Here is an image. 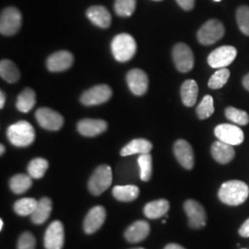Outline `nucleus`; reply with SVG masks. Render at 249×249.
<instances>
[{
	"label": "nucleus",
	"instance_id": "obj_1",
	"mask_svg": "<svg viewBox=\"0 0 249 249\" xmlns=\"http://www.w3.org/2000/svg\"><path fill=\"white\" fill-rule=\"evenodd\" d=\"M218 196L224 204L238 206L243 204L249 196L248 185L239 180H231L223 183Z\"/></svg>",
	"mask_w": 249,
	"mask_h": 249
},
{
	"label": "nucleus",
	"instance_id": "obj_2",
	"mask_svg": "<svg viewBox=\"0 0 249 249\" xmlns=\"http://www.w3.org/2000/svg\"><path fill=\"white\" fill-rule=\"evenodd\" d=\"M9 142L16 147H27L36 140L34 126L27 121H18L9 125L7 130Z\"/></svg>",
	"mask_w": 249,
	"mask_h": 249
},
{
	"label": "nucleus",
	"instance_id": "obj_3",
	"mask_svg": "<svg viewBox=\"0 0 249 249\" xmlns=\"http://www.w3.org/2000/svg\"><path fill=\"white\" fill-rule=\"evenodd\" d=\"M111 49L118 62L129 61L137 52V44L133 37L127 34H120L113 39Z\"/></svg>",
	"mask_w": 249,
	"mask_h": 249
},
{
	"label": "nucleus",
	"instance_id": "obj_4",
	"mask_svg": "<svg viewBox=\"0 0 249 249\" xmlns=\"http://www.w3.org/2000/svg\"><path fill=\"white\" fill-rule=\"evenodd\" d=\"M112 169L108 165H101L96 168L92 176L89 178V192L94 195L99 196L104 193L107 188L112 184Z\"/></svg>",
	"mask_w": 249,
	"mask_h": 249
},
{
	"label": "nucleus",
	"instance_id": "obj_5",
	"mask_svg": "<svg viewBox=\"0 0 249 249\" xmlns=\"http://www.w3.org/2000/svg\"><path fill=\"white\" fill-rule=\"evenodd\" d=\"M224 26L218 19H210L197 32V40L201 45L215 44L224 36Z\"/></svg>",
	"mask_w": 249,
	"mask_h": 249
},
{
	"label": "nucleus",
	"instance_id": "obj_6",
	"mask_svg": "<svg viewBox=\"0 0 249 249\" xmlns=\"http://www.w3.org/2000/svg\"><path fill=\"white\" fill-rule=\"evenodd\" d=\"M21 26V14L16 8L10 7L4 9L0 18V33L3 36L15 35Z\"/></svg>",
	"mask_w": 249,
	"mask_h": 249
},
{
	"label": "nucleus",
	"instance_id": "obj_7",
	"mask_svg": "<svg viewBox=\"0 0 249 249\" xmlns=\"http://www.w3.org/2000/svg\"><path fill=\"white\" fill-rule=\"evenodd\" d=\"M237 50L231 45H224L215 49L208 56L209 65L214 69H224L233 62Z\"/></svg>",
	"mask_w": 249,
	"mask_h": 249
},
{
	"label": "nucleus",
	"instance_id": "obj_8",
	"mask_svg": "<svg viewBox=\"0 0 249 249\" xmlns=\"http://www.w3.org/2000/svg\"><path fill=\"white\" fill-rule=\"evenodd\" d=\"M214 134L218 141L227 143L231 146L240 145L244 142L245 135L237 125L231 124H221L214 129Z\"/></svg>",
	"mask_w": 249,
	"mask_h": 249
},
{
	"label": "nucleus",
	"instance_id": "obj_9",
	"mask_svg": "<svg viewBox=\"0 0 249 249\" xmlns=\"http://www.w3.org/2000/svg\"><path fill=\"white\" fill-rule=\"evenodd\" d=\"M173 59L178 71L183 73L190 71L194 67V54L189 46L179 43L173 48Z\"/></svg>",
	"mask_w": 249,
	"mask_h": 249
},
{
	"label": "nucleus",
	"instance_id": "obj_10",
	"mask_svg": "<svg viewBox=\"0 0 249 249\" xmlns=\"http://www.w3.org/2000/svg\"><path fill=\"white\" fill-rule=\"evenodd\" d=\"M36 117L38 124L47 130L57 131L64 124L63 116L47 107L39 108L36 111Z\"/></svg>",
	"mask_w": 249,
	"mask_h": 249
},
{
	"label": "nucleus",
	"instance_id": "obj_11",
	"mask_svg": "<svg viewBox=\"0 0 249 249\" xmlns=\"http://www.w3.org/2000/svg\"><path fill=\"white\" fill-rule=\"evenodd\" d=\"M112 96V89L108 85H96L83 92L80 102L86 107L98 106L107 103Z\"/></svg>",
	"mask_w": 249,
	"mask_h": 249
},
{
	"label": "nucleus",
	"instance_id": "obj_12",
	"mask_svg": "<svg viewBox=\"0 0 249 249\" xmlns=\"http://www.w3.org/2000/svg\"><path fill=\"white\" fill-rule=\"evenodd\" d=\"M184 210L188 218V223L191 228L199 229L206 226L207 214L202 205L196 200L188 199L184 203Z\"/></svg>",
	"mask_w": 249,
	"mask_h": 249
},
{
	"label": "nucleus",
	"instance_id": "obj_13",
	"mask_svg": "<svg viewBox=\"0 0 249 249\" xmlns=\"http://www.w3.org/2000/svg\"><path fill=\"white\" fill-rule=\"evenodd\" d=\"M64 239V226L61 222L54 221L45 231V249H62Z\"/></svg>",
	"mask_w": 249,
	"mask_h": 249
},
{
	"label": "nucleus",
	"instance_id": "obj_14",
	"mask_svg": "<svg viewBox=\"0 0 249 249\" xmlns=\"http://www.w3.org/2000/svg\"><path fill=\"white\" fill-rule=\"evenodd\" d=\"M126 82L130 90L139 96L145 94L149 86L147 74L139 69H134L127 73Z\"/></svg>",
	"mask_w": 249,
	"mask_h": 249
},
{
	"label": "nucleus",
	"instance_id": "obj_15",
	"mask_svg": "<svg viewBox=\"0 0 249 249\" xmlns=\"http://www.w3.org/2000/svg\"><path fill=\"white\" fill-rule=\"evenodd\" d=\"M107 218V212L103 206H95L89 211L85 217L83 229L88 234H92L98 231L105 223Z\"/></svg>",
	"mask_w": 249,
	"mask_h": 249
},
{
	"label": "nucleus",
	"instance_id": "obj_16",
	"mask_svg": "<svg viewBox=\"0 0 249 249\" xmlns=\"http://www.w3.org/2000/svg\"><path fill=\"white\" fill-rule=\"evenodd\" d=\"M174 152L179 163L187 170H191L194 166L195 158L194 151L189 143L184 140H178L174 145Z\"/></svg>",
	"mask_w": 249,
	"mask_h": 249
},
{
	"label": "nucleus",
	"instance_id": "obj_17",
	"mask_svg": "<svg viewBox=\"0 0 249 249\" xmlns=\"http://www.w3.org/2000/svg\"><path fill=\"white\" fill-rule=\"evenodd\" d=\"M74 62L73 54L69 51H58L47 59V68L50 71L61 72L69 70Z\"/></svg>",
	"mask_w": 249,
	"mask_h": 249
},
{
	"label": "nucleus",
	"instance_id": "obj_18",
	"mask_svg": "<svg viewBox=\"0 0 249 249\" xmlns=\"http://www.w3.org/2000/svg\"><path fill=\"white\" fill-rule=\"evenodd\" d=\"M151 227L146 221H137L131 224L125 231L124 238L129 243H140L150 234Z\"/></svg>",
	"mask_w": 249,
	"mask_h": 249
},
{
	"label": "nucleus",
	"instance_id": "obj_19",
	"mask_svg": "<svg viewBox=\"0 0 249 249\" xmlns=\"http://www.w3.org/2000/svg\"><path fill=\"white\" fill-rule=\"evenodd\" d=\"M107 129V123L101 119L86 118L79 122L78 130L82 136L95 137L104 133Z\"/></svg>",
	"mask_w": 249,
	"mask_h": 249
},
{
	"label": "nucleus",
	"instance_id": "obj_20",
	"mask_svg": "<svg viewBox=\"0 0 249 249\" xmlns=\"http://www.w3.org/2000/svg\"><path fill=\"white\" fill-rule=\"evenodd\" d=\"M212 154L216 161L222 164H226L234 158L235 151L231 145L218 141L212 146Z\"/></svg>",
	"mask_w": 249,
	"mask_h": 249
},
{
	"label": "nucleus",
	"instance_id": "obj_21",
	"mask_svg": "<svg viewBox=\"0 0 249 249\" xmlns=\"http://www.w3.org/2000/svg\"><path fill=\"white\" fill-rule=\"evenodd\" d=\"M86 15L93 24L100 28H108L111 24V14L107 9L103 6L90 7L87 10Z\"/></svg>",
	"mask_w": 249,
	"mask_h": 249
},
{
	"label": "nucleus",
	"instance_id": "obj_22",
	"mask_svg": "<svg viewBox=\"0 0 249 249\" xmlns=\"http://www.w3.org/2000/svg\"><path fill=\"white\" fill-rule=\"evenodd\" d=\"M52 212V200L49 197H42L31 215V220L35 224H42L48 220Z\"/></svg>",
	"mask_w": 249,
	"mask_h": 249
},
{
	"label": "nucleus",
	"instance_id": "obj_23",
	"mask_svg": "<svg viewBox=\"0 0 249 249\" xmlns=\"http://www.w3.org/2000/svg\"><path fill=\"white\" fill-rule=\"evenodd\" d=\"M170 209L169 201L166 199H158L149 202L144 207V214L147 218L155 220L166 215Z\"/></svg>",
	"mask_w": 249,
	"mask_h": 249
},
{
	"label": "nucleus",
	"instance_id": "obj_24",
	"mask_svg": "<svg viewBox=\"0 0 249 249\" xmlns=\"http://www.w3.org/2000/svg\"><path fill=\"white\" fill-rule=\"evenodd\" d=\"M152 150V144L144 139H136L126 144L121 150L120 154L122 156H129L133 154H145L150 153Z\"/></svg>",
	"mask_w": 249,
	"mask_h": 249
},
{
	"label": "nucleus",
	"instance_id": "obj_25",
	"mask_svg": "<svg viewBox=\"0 0 249 249\" xmlns=\"http://www.w3.org/2000/svg\"><path fill=\"white\" fill-rule=\"evenodd\" d=\"M198 93V86L194 80H187L181 87V98L183 104L187 107H193L196 104Z\"/></svg>",
	"mask_w": 249,
	"mask_h": 249
},
{
	"label": "nucleus",
	"instance_id": "obj_26",
	"mask_svg": "<svg viewBox=\"0 0 249 249\" xmlns=\"http://www.w3.org/2000/svg\"><path fill=\"white\" fill-rule=\"evenodd\" d=\"M36 96L34 89L27 88L18 96L16 107L19 112L28 113L36 106Z\"/></svg>",
	"mask_w": 249,
	"mask_h": 249
},
{
	"label": "nucleus",
	"instance_id": "obj_27",
	"mask_svg": "<svg viewBox=\"0 0 249 249\" xmlns=\"http://www.w3.org/2000/svg\"><path fill=\"white\" fill-rule=\"evenodd\" d=\"M140 194L139 187L132 185L116 186L113 188V195L117 200L129 202L135 200Z\"/></svg>",
	"mask_w": 249,
	"mask_h": 249
},
{
	"label": "nucleus",
	"instance_id": "obj_28",
	"mask_svg": "<svg viewBox=\"0 0 249 249\" xmlns=\"http://www.w3.org/2000/svg\"><path fill=\"white\" fill-rule=\"evenodd\" d=\"M32 177L23 174L14 176L9 181V187L15 194H23L33 185Z\"/></svg>",
	"mask_w": 249,
	"mask_h": 249
},
{
	"label": "nucleus",
	"instance_id": "obj_29",
	"mask_svg": "<svg viewBox=\"0 0 249 249\" xmlns=\"http://www.w3.org/2000/svg\"><path fill=\"white\" fill-rule=\"evenodd\" d=\"M0 75L3 80L9 83H15L19 80V71L17 66L8 59L0 63Z\"/></svg>",
	"mask_w": 249,
	"mask_h": 249
},
{
	"label": "nucleus",
	"instance_id": "obj_30",
	"mask_svg": "<svg viewBox=\"0 0 249 249\" xmlns=\"http://www.w3.org/2000/svg\"><path fill=\"white\" fill-rule=\"evenodd\" d=\"M49 163L44 158H36L31 160L28 165L29 176L33 178L40 179L45 176V172L48 169Z\"/></svg>",
	"mask_w": 249,
	"mask_h": 249
},
{
	"label": "nucleus",
	"instance_id": "obj_31",
	"mask_svg": "<svg viewBox=\"0 0 249 249\" xmlns=\"http://www.w3.org/2000/svg\"><path fill=\"white\" fill-rule=\"evenodd\" d=\"M37 203L38 201L33 197H24L16 201L13 209L15 213L20 216L32 215L36 210Z\"/></svg>",
	"mask_w": 249,
	"mask_h": 249
},
{
	"label": "nucleus",
	"instance_id": "obj_32",
	"mask_svg": "<svg viewBox=\"0 0 249 249\" xmlns=\"http://www.w3.org/2000/svg\"><path fill=\"white\" fill-rule=\"evenodd\" d=\"M229 78L230 71L226 68L219 69L209 80V87L213 89H221L227 83Z\"/></svg>",
	"mask_w": 249,
	"mask_h": 249
},
{
	"label": "nucleus",
	"instance_id": "obj_33",
	"mask_svg": "<svg viewBox=\"0 0 249 249\" xmlns=\"http://www.w3.org/2000/svg\"><path fill=\"white\" fill-rule=\"evenodd\" d=\"M225 116L234 124L246 125L249 123V114L246 111L239 110L234 107H228L225 110Z\"/></svg>",
	"mask_w": 249,
	"mask_h": 249
},
{
	"label": "nucleus",
	"instance_id": "obj_34",
	"mask_svg": "<svg viewBox=\"0 0 249 249\" xmlns=\"http://www.w3.org/2000/svg\"><path fill=\"white\" fill-rule=\"evenodd\" d=\"M138 161L141 167V178L142 181L148 182L151 179L152 175V158L151 154H141Z\"/></svg>",
	"mask_w": 249,
	"mask_h": 249
},
{
	"label": "nucleus",
	"instance_id": "obj_35",
	"mask_svg": "<svg viewBox=\"0 0 249 249\" xmlns=\"http://www.w3.org/2000/svg\"><path fill=\"white\" fill-rule=\"evenodd\" d=\"M115 11L120 17H129L136 9V0H116Z\"/></svg>",
	"mask_w": 249,
	"mask_h": 249
},
{
	"label": "nucleus",
	"instance_id": "obj_36",
	"mask_svg": "<svg viewBox=\"0 0 249 249\" xmlns=\"http://www.w3.org/2000/svg\"><path fill=\"white\" fill-rule=\"evenodd\" d=\"M214 113L213 98L206 95L196 108V114L200 119H207Z\"/></svg>",
	"mask_w": 249,
	"mask_h": 249
},
{
	"label": "nucleus",
	"instance_id": "obj_37",
	"mask_svg": "<svg viewBox=\"0 0 249 249\" xmlns=\"http://www.w3.org/2000/svg\"><path fill=\"white\" fill-rule=\"evenodd\" d=\"M236 20L241 32L249 36V7L241 6L236 11Z\"/></svg>",
	"mask_w": 249,
	"mask_h": 249
},
{
	"label": "nucleus",
	"instance_id": "obj_38",
	"mask_svg": "<svg viewBox=\"0 0 249 249\" xmlns=\"http://www.w3.org/2000/svg\"><path fill=\"white\" fill-rule=\"evenodd\" d=\"M36 239L30 231L23 232L18 241V249H36Z\"/></svg>",
	"mask_w": 249,
	"mask_h": 249
},
{
	"label": "nucleus",
	"instance_id": "obj_39",
	"mask_svg": "<svg viewBox=\"0 0 249 249\" xmlns=\"http://www.w3.org/2000/svg\"><path fill=\"white\" fill-rule=\"evenodd\" d=\"M177 2L185 10H191L195 6V0H177Z\"/></svg>",
	"mask_w": 249,
	"mask_h": 249
},
{
	"label": "nucleus",
	"instance_id": "obj_40",
	"mask_svg": "<svg viewBox=\"0 0 249 249\" xmlns=\"http://www.w3.org/2000/svg\"><path fill=\"white\" fill-rule=\"evenodd\" d=\"M239 234L243 237H249V219H248L239 229Z\"/></svg>",
	"mask_w": 249,
	"mask_h": 249
},
{
	"label": "nucleus",
	"instance_id": "obj_41",
	"mask_svg": "<svg viewBox=\"0 0 249 249\" xmlns=\"http://www.w3.org/2000/svg\"><path fill=\"white\" fill-rule=\"evenodd\" d=\"M164 249H186L185 248H183L182 246L178 245V244H169L167 245Z\"/></svg>",
	"mask_w": 249,
	"mask_h": 249
},
{
	"label": "nucleus",
	"instance_id": "obj_42",
	"mask_svg": "<svg viewBox=\"0 0 249 249\" xmlns=\"http://www.w3.org/2000/svg\"><path fill=\"white\" fill-rule=\"evenodd\" d=\"M243 85H244V87H245L246 89L249 90V73L244 78V80H243Z\"/></svg>",
	"mask_w": 249,
	"mask_h": 249
},
{
	"label": "nucleus",
	"instance_id": "obj_43",
	"mask_svg": "<svg viewBox=\"0 0 249 249\" xmlns=\"http://www.w3.org/2000/svg\"><path fill=\"white\" fill-rule=\"evenodd\" d=\"M5 102H6V97L3 91H1L0 93V108H3L5 106Z\"/></svg>",
	"mask_w": 249,
	"mask_h": 249
},
{
	"label": "nucleus",
	"instance_id": "obj_44",
	"mask_svg": "<svg viewBox=\"0 0 249 249\" xmlns=\"http://www.w3.org/2000/svg\"><path fill=\"white\" fill-rule=\"evenodd\" d=\"M0 149H1V151H0V153H1V155H3L4 154V152H5V147H4V145H0Z\"/></svg>",
	"mask_w": 249,
	"mask_h": 249
},
{
	"label": "nucleus",
	"instance_id": "obj_45",
	"mask_svg": "<svg viewBox=\"0 0 249 249\" xmlns=\"http://www.w3.org/2000/svg\"><path fill=\"white\" fill-rule=\"evenodd\" d=\"M3 225H4V223H3V220H0V230H2V229H3Z\"/></svg>",
	"mask_w": 249,
	"mask_h": 249
},
{
	"label": "nucleus",
	"instance_id": "obj_46",
	"mask_svg": "<svg viewBox=\"0 0 249 249\" xmlns=\"http://www.w3.org/2000/svg\"><path fill=\"white\" fill-rule=\"evenodd\" d=\"M142 249V248H137V249Z\"/></svg>",
	"mask_w": 249,
	"mask_h": 249
},
{
	"label": "nucleus",
	"instance_id": "obj_47",
	"mask_svg": "<svg viewBox=\"0 0 249 249\" xmlns=\"http://www.w3.org/2000/svg\"><path fill=\"white\" fill-rule=\"evenodd\" d=\"M214 1H216V2H219V1H221V0H214Z\"/></svg>",
	"mask_w": 249,
	"mask_h": 249
},
{
	"label": "nucleus",
	"instance_id": "obj_48",
	"mask_svg": "<svg viewBox=\"0 0 249 249\" xmlns=\"http://www.w3.org/2000/svg\"><path fill=\"white\" fill-rule=\"evenodd\" d=\"M155 1H160V0H155Z\"/></svg>",
	"mask_w": 249,
	"mask_h": 249
}]
</instances>
